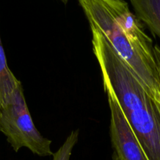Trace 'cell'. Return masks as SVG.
Listing matches in <instances>:
<instances>
[{"label":"cell","mask_w":160,"mask_h":160,"mask_svg":"<svg viewBox=\"0 0 160 160\" xmlns=\"http://www.w3.org/2000/svg\"><path fill=\"white\" fill-rule=\"evenodd\" d=\"M90 26L99 30L145 90L160 104V69L142 20L124 0H78Z\"/></svg>","instance_id":"6da1fadb"},{"label":"cell","mask_w":160,"mask_h":160,"mask_svg":"<svg viewBox=\"0 0 160 160\" xmlns=\"http://www.w3.org/2000/svg\"><path fill=\"white\" fill-rule=\"evenodd\" d=\"M102 81L110 86L148 160H160V104L118 56L104 35L90 26Z\"/></svg>","instance_id":"7a4b0ae2"},{"label":"cell","mask_w":160,"mask_h":160,"mask_svg":"<svg viewBox=\"0 0 160 160\" xmlns=\"http://www.w3.org/2000/svg\"><path fill=\"white\" fill-rule=\"evenodd\" d=\"M0 132L16 152L27 147L41 157L52 155V141L42 136L32 120L25 100L21 83L8 101L0 108Z\"/></svg>","instance_id":"3957f363"},{"label":"cell","mask_w":160,"mask_h":160,"mask_svg":"<svg viewBox=\"0 0 160 160\" xmlns=\"http://www.w3.org/2000/svg\"><path fill=\"white\" fill-rule=\"evenodd\" d=\"M110 109V136L117 160H148L113 91L102 81Z\"/></svg>","instance_id":"277c9868"},{"label":"cell","mask_w":160,"mask_h":160,"mask_svg":"<svg viewBox=\"0 0 160 160\" xmlns=\"http://www.w3.org/2000/svg\"><path fill=\"white\" fill-rule=\"evenodd\" d=\"M134 13L160 38V0H129Z\"/></svg>","instance_id":"5b68a950"},{"label":"cell","mask_w":160,"mask_h":160,"mask_svg":"<svg viewBox=\"0 0 160 160\" xmlns=\"http://www.w3.org/2000/svg\"><path fill=\"white\" fill-rule=\"evenodd\" d=\"M20 83L8 66L0 35V108L6 104Z\"/></svg>","instance_id":"8992f818"},{"label":"cell","mask_w":160,"mask_h":160,"mask_svg":"<svg viewBox=\"0 0 160 160\" xmlns=\"http://www.w3.org/2000/svg\"><path fill=\"white\" fill-rule=\"evenodd\" d=\"M79 131L73 130L67 137L59 150L53 153L52 160H70L72 151L78 141Z\"/></svg>","instance_id":"52a82bcc"},{"label":"cell","mask_w":160,"mask_h":160,"mask_svg":"<svg viewBox=\"0 0 160 160\" xmlns=\"http://www.w3.org/2000/svg\"><path fill=\"white\" fill-rule=\"evenodd\" d=\"M154 52L155 55H156V61H157L158 64H159V67L160 69V46L158 45H154Z\"/></svg>","instance_id":"ba28073f"},{"label":"cell","mask_w":160,"mask_h":160,"mask_svg":"<svg viewBox=\"0 0 160 160\" xmlns=\"http://www.w3.org/2000/svg\"><path fill=\"white\" fill-rule=\"evenodd\" d=\"M60 1L62 2V3H63L64 4H67V3L69 2V0H60Z\"/></svg>","instance_id":"9c48e42d"},{"label":"cell","mask_w":160,"mask_h":160,"mask_svg":"<svg viewBox=\"0 0 160 160\" xmlns=\"http://www.w3.org/2000/svg\"><path fill=\"white\" fill-rule=\"evenodd\" d=\"M115 160H117V159H115Z\"/></svg>","instance_id":"30bf717a"}]
</instances>
